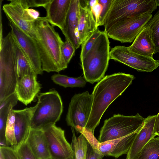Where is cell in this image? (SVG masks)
<instances>
[{"label":"cell","mask_w":159,"mask_h":159,"mask_svg":"<svg viewBox=\"0 0 159 159\" xmlns=\"http://www.w3.org/2000/svg\"><path fill=\"white\" fill-rule=\"evenodd\" d=\"M134 75L122 72L107 75L98 82L92 93L93 103L85 129L94 133L107 108L132 84Z\"/></svg>","instance_id":"cell-1"},{"label":"cell","mask_w":159,"mask_h":159,"mask_svg":"<svg viewBox=\"0 0 159 159\" xmlns=\"http://www.w3.org/2000/svg\"><path fill=\"white\" fill-rule=\"evenodd\" d=\"M40 39L36 40L39 52L43 71L59 73L67 67L62 57L61 47L63 41L53 25L44 17L35 21Z\"/></svg>","instance_id":"cell-2"},{"label":"cell","mask_w":159,"mask_h":159,"mask_svg":"<svg viewBox=\"0 0 159 159\" xmlns=\"http://www.w3.org/2000/svg\"><path fill=\"white\" fill-rule=\"evenodd\" d=\"M110 59L109 37L104 31H102L90 50L80 60L86 81L93 84L103 79Z\"/></svg>","instance_id":"cell-3"},{"label":"cell","mask_w":159,"mask_h":159,"mask_svg":"<svg viewBox=\"0 0 159 159\" xmlns=\"http://www.w3.org/2000/svg\"><path fill=\"white\" fill-rule=\"evenodd\" d=\"M37 96L36 107L31 119L30 128L43 129L59 120L63 111V103L58 93L54 89L39 93Z\"/></svg>","instance_id":"cell-4"},{"label":"cell","mask_w":159,"mask_h":159,"mask_svg":"<svg viewBox=\"0 0 159 159\" xmlns=\"http://www.w3.org/2000/svg\"><path fill=\"white\" fill-rule=\"evenodd\" d=\"M14 42L11 31L5 37L0 38V102L15 93L17 82Z\"/></svg>","instance_id":"cell-5"},{"label":"cell","mask_w":159,"mask_h":159,"mask_svg":"<svg viewBox=\"0 0 159 159\" xmlns=\"http://www.w3.org/2000/svg\"><path fill=\"white\" fill-rule=\"evenodd\" d=\"M138 113L135 116L114 115L104 121L100 132V143L124 137L138 131L145 120Z\"/></svg>","instance_id":"cell-6"},{"label":"cell","mask_w":159,"mask_h":159,"mask_svg":"<svg viewBox=\"0 0 159 159\" xmlns=\"http://www.w3.org/2000/svg\"><path fill=\"white\" fill-rule=\"evenodd\" d=\"M157 7L154 0H113L104 20V31L124 18L152 14Z\"/></svg>","instance_id":"cell-7"},{"label":"cell","mask_w":159,"mask_h":159,"mask_svg":"<svg viewBox=\"0 0 159 159\" xmlns=\"http://www.w3.org/2000/svg\"><path fill=\"white\" fill-rule=\"evenodd\" d=\"M150 13L122 18L105 32L108 37L121 43H131L152 17Z\"/></svg>","instance_id":"cell-8"},{"label":"cell","mask_w":159,"mask_h":159,"mask_svg":"<svg viewBox=\"0 0 159 159\" xmlns=\"http://www.w3.org/2000/svg\"><path fill=\"white\" fill-rule=\"evenodd\" d=\"M92 103V95L88 91L74 95L70 102L66 116L67 125L81 133L86 127Z\"/></svg>","instance_id":"cell-9"},{"label":"cell","mask_w":159,"mask_h":159,"mask_svg":"<svg viewBox=\"0 0 159 159\" xmlns=\"http://www.w3.org/2000/svg\"><path fill=\"white\" fill-rule=\"evenodd\" d=\"M110 59L123 63L138 71L152 72L159 66V60L129 50L128 47L117 46L110 51Z\"/></svg>","instance_id":"cell-10"},{"label":"cell","mask_w":159,"mask_h":159,"mask_svg":"<svg viewBox=\"0 0 159 159\" xmlns=\"http://www.w3.org/2000/svg\"><path fill=\"white\" fill-rule=\"evenodd\" d=\"M42 130L52 158L66 159L74 156V152L66 138L64 130L55 125Z\"/></svg>","instance_id":"cell-11"},{"label":"cell","mask_w":159,"mask_h":159,"mask_svg":"<svg viewBox=\"0 0 159 159\" xmlns=\"http://www.w3.org/2000/svg\"><path fill=\"white\" fill-rule=\"evenodd\" d=\"M9 3L4 4L2 9L10 23L29 36L36 40L39 39L34 23L26 21L23 13L24 9L29 8L27 0H10Z\"/></svg>","instance_id":"cell-12"},{"label":"cell","mask_w":159,"mask_h":159,"mask_svg":"<svg viewBox=\"0 0 159 159\" xmlns=\"http://www.w3.org/2000/svg\"><path fill=\"white\" fill-rule=\"evenodd\" d=\"M11 32L36 74L41 75V59L35 39L29 36L11 23H10Z\"/></svg>","instance_id":"cell-13"},{"label":"cell","mask_w":159,"mask_h":159,"mask_svg":"<svg viewBox=\"0 0 159 159\" xmlns=\"http://www.w3.org/2000/svg\"><path fill=\"white\" fill-rule=\"evenodd\" d=\"M156 117V115L149 116L145 118L127 154L126 159H136L144 146L156 136L154 132Z\"/></svg>","instance_id":"cell-14"},{"label":"cell","mask_w":159,"mask_h":159,"mask_svg":"<svg viewBox=\"0 0 159 159\" xmlns=\"http://www.w3.org/2000/svg\"><path fill=\"white\" fill-rule=\"evenodd\" d=\"M37 76L26 75L19 80L15 89L18 100L27 106L33 101L41 89Z\"/></svg>","instance_id":"cell-15"},{"label":"cell","mask_w":159,"mask_h":159,"mask_svg":"<svg viewBox=\"0 0 159 159\" xmlns=\"http://www.w3.org/2000/svg\"><path fill=\"white\" fill-rule=\"evenodd\" d=\"M139 130L124 137L100 143L98 152L104 156H110L116 158L127 154Z\"/></svg>","instance_id":"cell-16"},{"label":"cell","mask_w":159,"mask_h":159,"mask_svg":"<svg viewBox=\"0 0 159 159\" xmlns=\"http://www.w3.org/2000/svg\"><path fill=\"white\" fill-rule=\"evenodd\" d=\"M79 0H71L64 28L62 31L65 37L75 49L79 48L78 38V27L80 10Z\"/></svg>","instance_id":"cell-17"},{"label":"cell","mask_w":159,"mask_h":159,"mask_svg":"<svg viewBox=\"0 0 159 159\" xmlns=\"http://www.w3.org/2000/svg\"><path fill=\"white\" fill-rule=\"evenodd\" d=\"M71 0H51L45 9L47 14L44 18L52 25L64 28Z\"/></svg>","instance_id":"cell-18"},{"label":"cell","mask_w":159,"mask_h":159,"mask_svg":"<svg viewBox=\"0 0 159 159\" xmlns=\"http://www.w3.org/2000/svg\"><path fill=\"white\" fill-rule=\"evenodd\" d=\"M85 5L80 3V15L78 27L79 43L81 45L95 30L98 29L92 7L85 0Z\"/></svg>","instance_id":"cell-19"},{"label":"cell","mask_w":159,"mask_h":159,"mask_svg":"<svg viewBox=\"0 0 159 159\" xmlns=\"http://www.w3.org/2000/svg\"><path fill=\"white\" fill-rule=\"evenodd\" d=\"M36 105L20 110H14L15 113L14 133L17 145L14 150L25 139L30 129L31 119Z\"/></svg>","instance_id":"cell-20"},{"label":"cell","mask_w":159,"mask_h":159,"mask_svg":"<svg viewBox=\"0 0 159 159\" xmlns=\"http://www.w3.org/2000/svg\"><path fill=\"white\" fill-rule=\"evenodd\" d=\"M128 48L133 52L153 57L155 45L150 28L145 25L136 36L132 44Z\"/></svg>","instance_id":"cell-21"},{"label":"cell","mask_w":159,"mask_h":159,"mask_svg":"<svg viewBox=\"0 0 159 159\" xmlns=\"http://www.w3.org/2000/svg\"><path fill=\"white\" fill-rule=\"evenodd\" d=\"M25 140L38 159L51 158L43 130L30 128Z\"/></svg>","instance_id":"cell-22"},{"label":"cell","mask_w":159,"mask_h":159,"mask_svg":"<svg viewBox=\"0 0 159 159\" xmlns=\"http://www.w3.org/2000/svg\"><path fill=\"white\" fill-rule=\"evenodd\" d=\"M14 39L15 67L17 81L26 75L37 76L19 45Z\"/></svg>","instance_id":"cell-23"},{"label":"cell","mask_w":159,"mask_h":159,"mask_svg":"<svg viewBox=\"0 0 159 159\" xmlns=\"http://www.w3.org/2000/svg\"><path fill=\"white\" fill-rule=\"evenodd\" d=\"M18 101L14 93L0 102V143L1 146H7L5 135L7 122L10 111L16 105Z\"/></svg>","instance_id":"cell-24"},{"label":"cell","mask_w":159,"mask_h":159,"mask_svg":"<svg viewBox=\"0 0 159 159\" xmlns=\"http://www.w3.org/2000/svg\"><path fill=\"white\" fill-rule=\"evenodd\" d=\"M52 80L56 84L65 88L83 87L87 81L84 77H72L59 74H54L51 76Z\"/></svg>","instance_id":"cell-25"},{"label":"cell","mask_w":159,"mask_h":159,"mask_svg":"<svg viewBox=\"0 0 159 159\" xmlns=\"http://www.w3.org/2000/svg\"><path fill=\"white\" fill-rule=\"evenodd\" d=\"M71 129L72 134L71 144L74 152L75 159H86L88 142L82 134L76 137L74 129L71 127Z\"/></svg>","instance_id":"cell-26"},{"label":"cell","mask_w":159,"mask_h":159,"mask_svg":"<svg viewBox=\"0 0 159 159\" xmlns=\"http://www.w3.org/2000/svg\"><path fill=\"white\" fill-rule=\"evenodd\" d=\"M136 159H159V136L150 140Z\"/></svg>","instance_id":"cell-27"},{"label":"cell","mask_w":159,"mask_h":159,"mask_svg":"<svg viewBox=\"0 0 159 159\" xmlns=\"http://www.w3.org/2000/svg\"><path fill=\"white\" fill-rule=\"evenodd\" d=\"M15 113L14 109H11L7 119L5 131L7 146H10L14 150L17 145L14 133Z\"/></svg>","instance_id":"cell-28"},{"label":"cell","mask_w":159,"mask_h":159,"mask_svg":"<svg viewBox=\"0 0 159 159\" xmlns=\"http://www.w3.org/2000/svg\"><path fill=\"white\" fill-rule=\"evenodd\" d=\"M145 26H148L152 31L155 45V54L159 52V10L152 16Z\"/></svg>","instance_id":"cell-29"},{"label":"cell","mask_w":159,"mask_h":159,"mask_svg":"<svg viewBox=\"0 0 159 159\" xmlns=\"http://www.w3.org/2000/svg\"><path fill=\"white\" fill-rule=\"evenodd\" d=\"M14 150L19 159H38L31 150L25 139Z\"/></svg>","instance_id":"cell-30"},{"label":"cell","mask_w":159,"mask_h":159,"mask_svg":"<svg viewBox=\"0 0 159 159\" xmlns=\"http://www.w3.org/2000/svg\"><path fill=\"white\" fill-rule=\"evenodd\" d=\"M102 31L98 29L95 30L82 44L80 58L83 59L93 46L95 42L101 34Z\"/></svg>","instance_id":"cell-31"},{"label":"cell","mask_w":159,"mask_h":159,"mask_svg":"<svg viewBox=\"0 0 159 159\" xmlns=\"http://www.w3.org/2000/svg\"><path fill=\"white\" fill-rule=\"evenodd\" d=\"M75 48L70 43L66 40L62 44L61 50L62 57L66 63L68 65L74 55Z\"/></svg>","instance_id":"cell-32"},{"label":"cell","mask_w":159,"mask_h":159,"mask_svg":"<svg viewBox=\"0 0 159 159\" xmlns=\"http://www.w3.org/2000/svg\"><path fill=\"white\" fill-rule=\"evenodd\" d=\"M113 0H98L102 8L99 18V26L104 25L105 18L110 8Z\"/></svg>","instance_id":"cell-33"},{"label":"cell","mask_w":159,"mask_h":159,"mask_svg":"<svg viewBox=\"0 0 159 159\" xmlns=\"http://www.w3.org/2000/svg\"><path fill=\"white\" fill-rule=\"evenodd\" d=\"M80 133L84 136L93 149L96 152H99L98 148L100 142L94 136V133L85 128Z\"/></svg>","instance_id":"cell-34"},{"label":"cell","mask_w":159,"mask_h":159,"mask_svg":"<svg viewBox=\"0 0 159 159\" xmlns=\"http://www.w3.org/2000/svg\"><path fill=\"white\" fill-rule=\"evenodd\" d=\"M24 14L27 21L30 22H34L39 17V12L32 8H25L24 11Z\"/></svg>","instance_id":"cell-35"},{"label":"cell","mask_w":159,"mask_h":159,"mask_svg":"<svg viewBox=\"0 0 159 159\" xmlns=\"http://www.w3.org/2000/svg\"><path fill=\"white\" fill-rule=\"evenodd\" d=\"M0 151L5 159H19L15 150L10 146H0Z\"/></svg>","instance_id":"cell-36"},{"label":"cell","mask_w":159,"mask_h":159,"mask_svg":"<svg viewBox=\"0 0 159 159\" xmlns=\"http://www.w3.org/2000/svg\"><path fill=\"white\" fill-rule=\"evenodd\" d=\"M104 157L102 155L96 152L88 142L86 159H102Z\"/></svg>","instance_id":"cell-37"},{"label":"cell","mask_w":159,"mask_h":159,"mask_svg":"<svg viewBox=\"0 0 159 159\" xmlns=\"http://www.w3.org/2000/svg\"><path fill=\"white\" fill-rule=\"evenodd\" d=\"M51 0H27L29 8L43 7L46 9Z\"/></svg>","instance_id":"cell-38"},{"label":"cell","mask_w":159,"mask_h":159,"mask_svg":"<svg viewBox=\"0 0 159 159\" xmlns=\"http://www.w3.org/2000/svg\"><path fill=\"white\" fill-rule=\"evenodd\" d=\"M102 8V5L98 2V1L92 7V11L98 27L99 26V18Z\"/></svg>","instance_id":"cell-39"},{"label":"cell","mask_w":159,"mask_h":159,"mask_svg":"<svg viewBox=\"0 0 159 159\" xmlns=\"http://www.w3.org/2000/svg\"><path fill=\"white\" fill-rule=\"evenodd\" d=\"M154 132L156 136H159V112L156 115L154 126Z\"/></svg>","instance_id":"cell-40"},{"label":"cell","mask_w":159,"mask_h":159,"mask_svg":"<svg viewBox=\"0 0 159 159\" xmlns=\"http://www.w3.org/2000/svg\"><path fill=\"white\" fill-rule=\"evenodd\" d=\"M0 159H5L1 151H0Z\"/></svg>","instance_id":"cell-41"},{"label":"cell","mask_w":159,"mask_h":159,"mask_svg":"<svg viewBox=\"0 0 159 159\" xmlns=\"http://www.w3.org/2000/svg\"><path fill=\"white\" fill-rule=\"evenodd\" d=\"M48 159H54V158H48ZM66 159H75V155H74V156H73V157H69V158H68Z\"/></svg>","instance_id":"cell-42"},{"label":"cell","mask_w":159,"mask_h":159,"mask_svg":"<svg viewBox=\"0 0 159 159\" xmlns=\"http://www.w3.org/2000/svg\"><path fill=\"white\" fill-rule=\"evenodd\" d=\"M157 6H159V0H154Z\"/></svg>","instance_id":"cell-43"}]
</instances>
